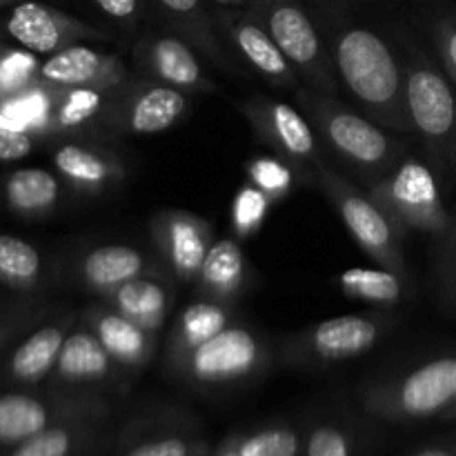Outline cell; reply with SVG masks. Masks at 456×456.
Segmentation results:
<instances>
[{"instance_id": "obj_1", "label": "cell", "mask_w": 456, "mask_h": 456, "mask_svg": "<svg viewBox=\"0 0 456 456\" xmlns=\"http://www.w3.org/2000/svg\"><path fill=\"white\" fill-rule=\"evenodd\" d=\"M341 87L381 127L414 134L405 101L403 22L381 16L377 0H307Z\"/></svg>"}, {"instance_id": "obj_2", "label": "cell", "mask_w": 456, "mask_h": 456, "mask_svg": "<svg viewBox=\"0 0 456 456\" xmlns=\"http://www.w3.org/2000/svg\"><path fill=\"white\" fill-rule=\"evenodd\" d=\"M294 96L303 114L314 125L325 151L356 174L363 187L386 176L405 156L408 142L403 136H390L386 127L370 120L363 111L347 107L337 96L305 85H301Z\"/></svg>"}, {"instance_id": "obj_3", "label": "cell", "mask_w": 456, "mask_h": 456, "mask_svg": "<svg viewBox=\"0 0 456 456\" xmlns=\"http://www.w3.org/2000/svg\"><path fill=\"white\" fill-rule=\"evenodd\" d=\"M405 67V101L414 134L436 167L456 176V87L428 47L408 25L401 34Z\"/></svg>"}, {"instance_id": "obj_4", "label": "cell", "mask_w": 456, "mask_h": 456, "mask_svg": "<svg viewBox=\"0 0 456 456\" xmlns=\"http://www.w3.org/2000/svg\"><path fill=\"white\" fill-rule=\"evenodd\" d=\"M270 361V346L256 330L232 323L167 368V374L190 390L218 392L256 381L267 372Z\"/></svg>"}, {"instance_id": "obj_5", "label": "cell", "mask_w": 456, "mask_h": 456, "mask_svg": "<svg viewBox=\"0 0 456 456\" xmlns=\"http://www.w3.org/2000/svg\"><path fill=\"white\" fill-rule=\"evenodd\" d=\"M456 401V352L432 356L408 372L381 379L361 392V408L390 423L441 417Z\"/></svg>"}, {"instance_id": "obj_6", "label": "cell", "mask_w": 456, "mask_h": 456, "mask_svg": "<svg viewBox=\"0 0 456 456\" xmlns=\"http://www.w3.org/2000/svg\"><path fill=\"white\" fill-rule=\"evenodd\" d=\"M258 18L281 52L288 56L305 87L328 96L341 92L337 67L330 58L314 16L303 0H248V7Z\"/></svg>"}, {"instance_id": "obj_7", "label": "cell", "mask_w": 456, "mask_h": 456, "mask_svg": "<svg viewBox=\"0 0 456 456\" xmlns=\"http://www.w3.org/2000/svg\"><path fill=\"white\" fill-rule=\"evenodd\" d=\"M314 185L337 209L352 240L377 265L408 276V263H405L403 249H401V240L405 239V234L387 216L386 209L368 194V190L363 191L361 187H356L350 178L338 174L328 163L316 167Z\"/></svg>"}, {"instance_id": "obj_8", "label": "cell", "mask_w": 456, "mask_h": 456, "mask_svg": "<svg viewBox=\"0 0 456 456\" xmlns=\"http://www.w3.org/2000/svg\"><path fill=\"white\" fill-rule=\"evenodd\" d=\"M395 325L396 316L390 312L334 316L285 338L281 354L292 368L323 370L368 354Z\"/></svg>"}, {"instance_id": "obj_9", "label": "cell", "mask_w": 456, "mask_h": 456, "mask_svg": "<svg viewBox=\"0 0 456 456\" xmlns=\"http://www.w3.org/2000/svg\"><path fill=\"white\" fill-rule=\"evenodd\" d=\"M365 190L403 234L423 232L439 240L452 230V212L445 208L435 172L423 160L403 156Z\"/></svg>"}, {"instance_id": "obj_10", "label": "cell", "mask_w": 456, "mask_h": 456, "mask_svg": "<svg viewBox=\"0 0 456 456\" xmlns=\"http://www.w3.org/2000/svg\"><path fill=\"white\" fill-rule=\"evenodd\" d=\"M110 414V401L96 390L49 387L43 395L7 392L0 395V445L16 448L22 441L58 423L78 421V419L107 421Z\"/></svg>"}, {"instance_id": "obj_11", "label": "cell", "mask_w": 456, "mask_h": 456, "mask_svg": "<svg viewBox=\"0 0 456 456\" xmlns=\"http://www.w3.org/2000/svg\"><path fill=\"white\" fill-rule=\"evenodd\" d=\"M239 111L258 141L294 165L303 185H314L316 167L328 163V159L314 125L303 114L301 107L265 94H254L239 102Z\"/></svg>"}, {"instance_id": "obj_12", "label": "cell", "mask_w": 456, "mask_h": 456, "mask_svg": "<svg viewBox=\"0 0 456 456\" xmlns=\"http://www.w3.org/2000/svg\"><path fill=\"white\" fill-rule=\"evenodd\" d=\"M190 110V94L136 74L111 94L102 129L118 136H151L181 123Z\"/></svg>"}, {"instance_id": "obj_13", "label": "cell", "mask_w": 456, "mask_h": 456, "mask_svg": "<svg viewBox=\"0 0 456 456\" xmlns=\"http://www.w3.org/2000/svg\"><path fill=\"white\" fill-rule=\"evenodd\" d=\"M214 20L230 52L272 87L297 92L301 76L249 9L214 7Z\"/></svg>"}, {"instance_id": "obj_14", "label": "cell", "mask_w": 456, "mask_h": 456, "mask_svg": "<svg viewBox=\"0 0 456 456\" xmlns=\"http://www.w3.org/2000/svg\"><path fill=\"white\" fill-rule=\"evenodd\" d=\"M136 74L156 83L169 85L187 94H214L218 92L216 83L205 74L200 65V53L169 31H150L141 36L132 49Z\"/></svg>"}, {"instance_id": "obj_15", "label": "cell", "mask_w": 456, "mask_h": 456, "mask_svg": "<svg viewBox=\"0 0 456 456\" xmlns=\"http://www.w3.org/2000/svg\"><path fill=\"white\" fill-rule=\"evenodd\" d=\"M4 31L16 40L20 47L34 53L52 56L69 45L85 40H107V31L61 12L52 4L25 0L16 4L4 20Z\"/></svg>"}, {"instance_id": "obj_16", "label": "cell", "mask_w": 456, "mask_h": 456, "mask_svg": "<svg viewBox=\"0 0 456 456\" xmlns=\"http://www.w3.org/2000/svg\"><path fill=\"white\" fill-rule=\"evenodd\" d=\"M49 381L52 387L102 392L105 387L125 390L129 377L78 316V323L62 343Z\"/></svg>"}, {"instance_id": "obj_17", "label": "cell", "mask_w": 456, "mask_h": 456, "mask_svg": "<svg viewBox=\"0 0 456 456\" xmlns=\"http://www.w3.org/2000/svg\"><path fill=\"white\" fill-rule=\"evenodd\" d=\"M150 236L169 274L178 281H196L214 243L212 225L187 209H163L150 223Z\"/></svg>"}, {"instance_id": "obj_18", "label": "cell", "mask_w": 456, "mask_h": 456, "mask_svg": "<svg viewBox=\"0 0 456 456\" xmlns=\"http://www.w3.org/2000/svg\"><path fill=\"white\" fill-rule=\"evenodd\" d=\"M78 316L76 312L45 316L12 347L0 368V379L18 387H31L47 381L56 368L67 334L78 323Z\"/></svg>"}, {"instance_id": "obj_19", "label": "cell", "mask_w": 456, "mask_h": 456, "mask_svg": "<svg viewBox=\"0 0 456 456\" xmlns=\"http://www.w3.org/2000/svg\"><path fill=\"white\" fill-rule=\"evenodd\" d=\"M58 176L83 196H102L127 178L123 156L85 136L65 138L52 154Z\"/></svg>"}, {"instance_id": "obj_20", "label": "cell", "mask_w": 456, "mask_h": 456, "mask_svg": "<svg viewBox=\"0 0 456 456\" xmlns=\"http://www.w3.org/2000/svg\"><path fill=\"white\" fill-rule=\"evenodd\" d=\"M150 3L159 9V16L163 18L165 25L174 34L185 38L209 65L236 78L248 76L240 69L239 58L223 40L214 20V7L208 0H150Z\"/></svg>"}, {"instance_id": "obj_21", "label": "cell", "mask_w": 456, "mask_h": 456, "mask_svg": "<svg viewBox=\"0 0 456 456\" xmlns=\"http://www.w3.org/2000/svg\"><path fill=\"white\" fill-rule=\"evenodd\" d=\"M129 67L118 53L101 52L76 43L47 56L40 65V78L56 87H94L114 92L127 83Z\"/></svg>"}, {"instance_id": "obj_22", "label": "cell", "mask_w": 456, "mask_h": 456, "mask_svg": "<svg viewBox=\"0 0 456 456\" xmlns=\"http://www.w3.org/2000/svg\"><path fill=\"white\" fill-rule=\"evenodd\" d=\"M80 321L96 334L107 354L125 370L129 379L141 374L154 359L159 334L136 325L105 301L85 307L80 312Z\"/></svg>"}, {"instance_id": "obj_23", "label": "cell", "mask_w": 456, "mask_h": 456, "mask_svg": "<svg viewBox=\"0 0 456 456\" xmlns=\"http://www.w3.org/2000/svg\"><path fill=\"white\" fill-rule=\"evenodd\" d=\"M209 444L196 432V423L183 412H159V417L132 423L123 436L120 456H199Z\"/></svg>"}, {"instance_id": "obj_24", "label": "cell", "mask_w": 456, "mask_h": 456, "mask_svg": "<svg viewBox=\"0 0 456 456\" xmlns=\"http://www.w3.org/2000/svg\"><path fill=\"white\" fill-rule=\"evenodd\" d=\"M160 272L163 270L142 249L127 243L96 245L76 258V279L85 289L98 297L138 276Z\"/></svg>"}, {"instance_id": "obj_25", "label": "cell", "mask_w": 456, "mask_h": 456, "mask_svg": "<svg viewBox=\"0 0 456 456\" xmlns=\"http://www.w3.org/2000/svg\"><path fill=\"white\" fill-rule=\"evenodd\" d=\"M101 301H105L107 305L141 328L160 334L174 303L172 283L163 272L138 276L102 294Z\"/></svg>"}, {"instance_id": "obj_26", "label": "cell", "mask_w": 456, "mask_h": 456, "mask_svg": "<svg viewBox=\"0 0 456 456\" xmlns=\"http://www.w3.org/2000/svg\"><path fill=\"white\" fill-rule=\"evenodd\" d=\"M234 323V310L225 303L200 301L190 303L181 314L174 319L172 330L167 334V346H165V370L172 368L181 359H185L191 350L203 346L218 332Z\"/></svg>"}, {"instance_id": "obj_27", "label": "cell", "mask_w": 456, "mask_h": 456, "mask_svg": "<svg viewBox=\"0 0 456 456\" xmlns=\"http://www.w3.org/2000/svg\"><path fill=\"white\" fill-rule=\"evenodd\" d=\"M194 283L203 298L234 305L248 285V258L239 239L214 240Z\"/></svg>"}, {"instance_id": "obj_28", "label": "cell", "mask_w": 456, "mask_h": 456, "mask_svg": "<svg viewBox=\"0 0 456 456\" xmlns=\"http://www.w3.org/2000/svg\"><path fill=\"white\" fill-rule=\"evenodd\" d=\"M107 441V421L78 419L47 428L12 448L7 456H96Z\"/></svg>"}, {"instance_id": "obj_29", "label": "cell", "mask_w": 456, "mask_h": 456, "mask_svg": "<svg viewBox=\"0 0 456 456\" xmlns=\"http://www.w3.org/2000/svg\"><path fill=\"white\" fill-rule=\"evenodd\" d=\"M116 92V89H114ZM94 87H61L53 105L52 138H76L101 125L111 94Z\"/></svg>"}, {"instance_id": "obj_30", "label": "cell", "mask_w": 456, "mask_h": 456, "mask_svg": "<svg viewBox=\"0 0 456 456\" xmlns=\"http://www.w3.org/2000/svg\"><path fill=\"white\" fill-rule=\"evenodd\" d=\"M3 200L18 216H49L61 200V181L56 178V174L47 172V169H16L4 178Z\"/></svg>"}, {"instance_id": "obj_31", "label": "cell", "mask_w": 456, "mask_h": 456, "mask_svg": "<svg viewBox=\"0 0 456 456\" xmlns=\"http://www.w3.org/2000/svg\"><path fill=\"white\" fill-rule=\"evenodd\" d=\"M337 285L350 301L377 307H395L408 294V276L387 267H350L337 276Z\"/></svg>"}, {"instance_id": "obj_32", "label": "cell", "mask_w": 456, "mask_h": 456, "mask_svg": "<svg viewBox=\"0 0 456 456\" xmlns=\"http://www.w3.org/2000/svg\"><path fill=\"white\" fill-rule=\"evenodd\" d=\"M56 85L38 78L31 87L22 89L20 94L9 98H0V110L12 116L22 132L36 138H52L53 105L58 98Z\"/></svg>"}, {"instance_id": "obj_33", "label": "cell", "mask_w": 456, "mask_h": 456, "mask_svg": "<svg viewBox=\"0 0 456 456\" xmlns=\"http://www.w3.org/2000/svg\"><path fill=\"white\" fill-rule=\"evenodd\" d=\"M43 256L25 239L0 234V283L18 292H31L43 281Z\"/></svg>"}, {"instance_id": "obj_34", "label": "cell", "mask_w": 456, "mask_h": 456, "mask_svg": "<svg viewBox=\"0 0 456 456\" xmlns=\"http://www.w3.org/2000/svg\"><path fill=\"white\" fill-rule=\"evenodd\" d=\"M236 452L240 456H301L305 439L297 428L288 423H272L249 432L232 435Z\"/></svg>"}, {"instance_id": "obj_35", "label": "cell", "mask_w": 456, "mask_h": 456, "mask_svg": "<svg viewBox=\"0 0 456 456\" xmlns=\"http://www.w3.org/2000/svg\"><path fill=\"white\" fill-rule=\"evenodd\" d=\"M243 169L245 176H248V183L258 187L274 203H281L283 199H288L289 191L297 185V181H301L294 165L288 163L283 156L274 154V151L272 154L254 156V159H249L245 163Z\"/></svg>"}, {"instance_id": "obj_36", "label": "cell", "mask_w": 456, "mask_h": 456, "mask_svg": "<svg viewBox=\"0 0 456 456\" xmlns=\"http://www.w3.org/2000/svg\"><path fill=\"white\" fill-rule=\"evenodd\" d=\"M274 200L267 194H263L252 183H245L239 187V191L232 199L230 208V223L232 232L239 240H248L249 236L256 234L263 227V223L270 216V209L274 208Z\"/></svg>"}, {"instance_id": "obj_37", "label": "cell", "mask_w": 456, "mask_h": 456, "mask_svg": "<svg viewBox=\"0 0 456 456\" xmlns=\"http://www.w3.org/2000/svg\"><path fill=\"white\" fill-rule=\"evenodd\" d=\"M40 65L29 49H13L4 45L0 49V98H9L31 87L40 78Z\"/></svg>"}, {"instance_id": "obj_38", "label": "cell", "mask_w": 456, "mask_h": 456, "mask_svg": "<svg viewBox=\"0 0 456 456\" xmlns=\"http://www.w3.org/2000/svg\"><path fill=\"white\" fill-rule=\"evenodd\" d=\"M428 38L435 56L456 87V4H441L428 16Z\"/></svg>"}, {"instance_id": "obj_39", "label": "cell", "mask_w": 456, "mask_h": 456, "mask_svg": "<svg viewBox=\"0 0 456 456\" xmlns=\"http://www.w3.org/2000/svg\"><path fill=\"white\" fill-rule=\"evenodd\" d=\"M303 456H354V439L338 423L321 421L305 435Z\"/></svg>"}, {"instance_id": "obj_40", "label": "cell", "mask_w": 456, "mask_h": 456, "mask_svg": "<svg viewBox=\"0 0 456 456\" xmlns=\"http://www.w3.org/2000/svg\"><path fill=\"white\" fill-rule=\"evenodd\" d=\"M45 314L47 310L36 303H16V305L0 310V350H4L7 343H12L20 334L29 332L34 325L45 319Z\"/></svg>"}, {"instance_id": "obj_41", "label": "cell", "mask_w": 456, "mask_h": 456, "mask_svg": "<svg viewBox=\"0 0 456 456\" xmlns=\"http://www.w3.org/2000/svg\"><path fill=\"white\" fill-rule=\"evenodd\" d=\"M439 243V288L441 297L448 303V307L456 310V209L452 212V230L436 240Z\"/></svg>"}, {"instance_id": "obj_42", "label": "cell", "mask_w": 456, "mask_h": 456, "mask_svg": "<svg viewBox=\"0 0 456 456\" xmlns=\"http://www.w3.org/2000/svg\"><path fill=\"white\" fill-rule=\"evenodd\" d=\"M92 3L102 16L114 20L116 25L134 29L145 16L147 0H92Z\"/></svg>"}, {"instance_id": "obj_43", "label": "cell", "mask_w": 456, "mask_h": 456, "mask_svg": "<svg viewBox=\"0 0 456 456\" xmlns=\"http://www.w3.org/2000/svg\"><path fill=\"white\" fill-rule=\"evenodd\" d=\"M36 136L16 129L0 127V160H20L34 151Z\"/></svg>"}, {"instance_id": "obj_44", "label": "cell", "mask_w": 456, "mask_h": 456, "mask_svg": "<svg viewBox=\"0 0 456 456\" xmlns=\"http://www.w3.org/2000/svg\"><path fill=\"white\" fill-rule=\"evenodd\" d=\"M412 456H456V448L452 445H430V448H423L421 452Z\"/></svg>"}, {"instance_id": "obj_45", "label": "cell", "mask_w": 456, "mask_h": 456, "mask_svg": "<svg viewBox=\"0 0 456 456\" xmlns=\"http://www.w3.org/2000/svg\"><path fill=\"white\" fill-rule=\"evenodd\" d=\"M209 456H240V454L236 452L234 444H232V441H230V436H227V439L223 441V444L218 445L216 450H212V454H209Z\"/></svg>"}, {"instance_id": "obj_46", "label": "cell", "mask_w": 456, "mask_h": 456, "mask_svg": "<svg viewBox=\"0 0 456 456\" xmlns=\"http://www.w3.org/2000/svg\"><path fill=\"white\" fill-rule=\"evenodd\" d=\"M214 7H227V9H245L248 0H208Z\"/></svg>"}, {"instance_id": "obj_47", "label": "cell", "mask_w": 456, "mask_h": 456, "mask_svg": "<svg viewBox=\"0 0 456 456\" xmlns=\"http://www.w3.org/2000/svg\"><path fill=\"white\" fill-rule=\"evenodd\" d=\"M441 419H444V421H454V419H456V401H454L452 408L445 410V412L441 414Z\"/></svg>"}, {"instance_id": "obj_48", "label": "cell", "mask_w": 456, "mask_h": 456, "mask_svg": "<svg viewBox=\"0 0 456 456\" xmlns=\"http://www.w3.org/2000/svg\"><path fill=\"white\" fill-rule=\"evenodd\" d=\"M212 454V450H208V452H203V454H199V456H209Z\"/></svg>"}, {"instance_id": "obj_49", "label": "cell", "mask_w": 456, "mask_h": 456, "mask_svg": "<svg viewBox=\"0 0 456 456\" xmlns=\"http://www.w3.org/2000/svg\"><path fill=\"white\" fill-rule=\"evenodd\" d=\"M9 3V0H0V7H3V4H7Z\"/></svg>"}, {"instance_id": "obj_50", "label": "cell", "mask_w": 456, "mask_h": 456, "mask_svg": "<svg viewBox=\"0 0 456 456\" xmlns=\"http://www.w3.org/2000/svg\"><path fill=\"white\" fill-rule=\"evenodd\" d=\"M4 47V43H3V40H0V49H3Z\"/></svg>"}]
</instances>
